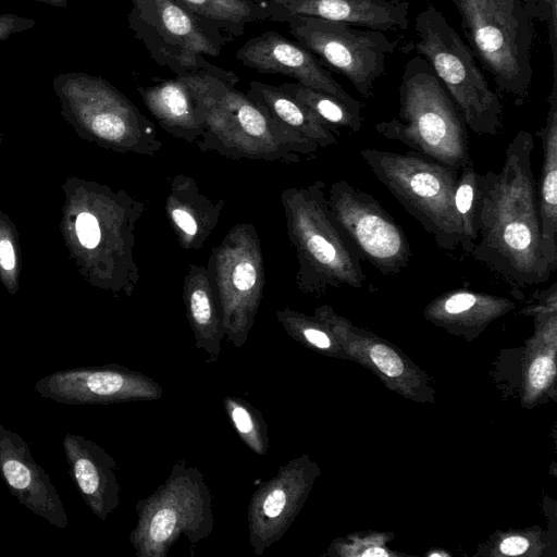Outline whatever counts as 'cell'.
Here are the masks:
<instances>
[{"label":"cell","mask_w":557,"mask_h":557,"mask_svg":"<svg viewBox=\"0 0 557 557\" xmlns=\"http://www.w3.org/2000/svg\"><path fill=\"white\" fill-rule=\"evenodd\" d=\"M79 187L84 206L75 216L74 230L81 272L90 284L114 296H132L140 278L135 231L146 205L123 189L113 191L89 182Z\"/></svg>","instance_id":"obj_3"},{"label":"cell","mask_w":557,"mask_h":557,"mask_svg":"<svg viewBox=\"0 0 557 557\" xmlns=\"http://www.w3.org/2000/svg\"><path fill=\"white\" fill-rule=\"evenodd\" d=\"M33 18L20 16L13 13L0 14V41L24 30H28L35 26Z\"/></svg>","instance_id":"obj_36"},{"label":"cell","mask_w":557,"mask_h":557,"mask_svg":"<svg viewBox=\"0 0 557 557\" xmlns=\"http://www.w3.org/2000/svg\"><path fill=\"white\" fill-rule=\"evenodd\" d=\"M553 84L544 126L537 132L542 140L543 161L536 199L541 222L543 255L553 272L557 269V75Z\"/></svg>","instance_id":"obj_23"},{"label":"cell","mask_w":557,"mask_h":557,"mask_svg":"<svg viewBox=\"0 0 557 557\" xmlns=\"http://www.w3.org/2000/svg\"><path fill=\"white\" fill-rule=\"evenodd\" d=\"M281 205L298 263V290L321 295L330 287L361 288L367 281L361 258L330 210L325 183L288 187Z\"/></svg>","instance_id":"obj_4"},{"label":"cell","mask_w":557,"mask_h":557,"mask_svg":"<svg viewBox=\"0 0 557 557\" xmlns=\"http://www.w3.org/2000/svg\"><path fill=\"white\" fill-rule=\"evenodd\" d=\"M511 306L512 304L506 298L459 288L442 294L434 299L428 311L434 317L461 319L465 317H491Z\"/></svg>","instance_id":"obj_29"},{"label":"cell","mask_w":557,"mask_h":557,"mask_svg":"<svg viewBox=\"0 0 557 557\" xmlns=\"http://www.w3.org/2000/svg\"><path fill=\"white\" fill-rule=\"evenodd\" d=\"M165 214L181 247L200 250L218 225L224 201L205 195L197 181L176 174L170 181Z\"/></svg>","instance_id":"obj_22"},{"label":"cell","mask_w":557,"mask_h":557,"mask_svg":"<svg viewBox=\"0 0 557 557\" xmlns=\"http://www.w3.org/2000/svg\"><path fill=\"white\" fill-rule=\"evenodd\" d=\"M18 261L16 230L10 218L0 211V280L11 295L18 289Z\"/></svg>","instance_id":"obj_32"},{"label":"cell","mask_w":557,"mask_h":557,"mask_svg":"<svg viewBox=\"0 0 557 557\" xmlns=\"http://www.w3.org/2000/svg\"><path fill=\"white\" fill-rule=\"evenodd\" d=\"M414 47L431 65L457 107L463 123L478 135H498L503 106L446 16L432 4L414 20Z\"/></svg>","instance_id":"obj_7"},{"label":"cell","mask_w":557,"mask_h":557,"mask_svg":"<svg viewBox=\"0 0 557 557\" xmlns=\"http://www.w3.org/2000/svg\"><path fill=\"white\" fill-rule=\"evenodd\" d=\"M52 88L61 115L82 138L120 153L152 157L162 148L154 123L103 77L60 73Z\"/></svg>","instance_id":"obj_6"},{"label":"cell","mask_w":557,"mask_h":557,"mask_svg":"<svg viewBox=\"0 0 557 557\" xmlns=\"http://www.w3.org/2000/svg\"><path fill=\"white\" fill-rule=\"evenodd\" d=\"M461 20L470 50L496 87L521 103L532 82L531 24L503 14L491 0H450Z\"/></svg>","instance_id":"obj_12"},{"label":"cell","mask_w":557,"mask_h":557,"mask_svg":"<svg viewBox=\"0 0 557 557\" xmlns=\"http://www.w3.org/2000/svg\"><path fill=\"white\" fill-rule=\"evenodd\" d=\"M360 156L438 248L455 250L459 246L460 226L454 205L459 171L416 151L366 148Z\"/></svg>","instance_id":"obj_9"},{"label":"cell","mask_w":557,"mask_h":557,"mask_svg":"<svg viewBox=\"0 0 557 557\" xmlns=\"http://www.w3.org/2000/svg\"><path fill=\"white\" fill-rule=\"evenodd\" d=\"M288 32L325 67L345 76L364 98H370L395 48L384 32L314 16L288 18Z\"/></svg>","instance_id":"obj_13"},{"label":"cell","mask_w":557,"mask_h":557,"mask_svg":"<svg viewBox=\"0 0 557 557\" xmlns=\"http://www.w3.org/2000/svg\"><path fill=\"white\" fill-rule=\"evenodd\" d=\"M542 20L548 25V42L553 54V66L557 62V0H540Z\"/></svg>","instance_id":"obj_35"},{"label":"cell","mask_w":557,"mask_h":557,"mask_svg":"<svg viewBox=\"0 0 557 557\" xmlns=\"http://www.w3.org/2000/svg\"><path fill=\"white\" fill-rule=\"evenodd\" d=\"M275 317L286 334L295 341L311 347L327 350L332 347V338L324 323L314 318L307 317L288 307L277 309Z\"/></svg>","instance_id":"obj_31"},{"label":"cell","mask_w":557,"mask_h":557,"mask_svg":"<svg viewBox=\"0 0 557 557\" xmlns=\"http://www.w3.org/2000/svg\"><path fill=\"white\" fill-rule=\"evenodd\" d=\"M128 27L150 57L176 75L212 71L205 57H218L230 40L175 0H131Z\"/></svg>","instance_id":"obj_11"},{"label":"cell","mask_w":557,"mask_h":557,"mask_svg":"<svg viewBox=\"0 0 557 557\" xmlns=\"http://www.w3.org/2000/svg\"><path fill=\"white\" fill-rule=\"evenodd\" d=\"M265 21L286 22L293 16L341 21L381 32L409 26L407 0H256Z\"/></svg>","instance_id":"obj_19"},{"label":"cell","mask_w":557,"mask_h":557,"mask_svg":"<svg viewBox=\"0 0 557 557\" xmlns=\"http://www.w3.org/2000/svg\"><path fill=\"white\" fill-rule=\"evenodd\" d=\"M493 4L506 16L521 23H530V14L522 0H491Z\"/></svg>","instance_id":"obj_37"},{"label":"cell","mask_w":557,"mask_h":557,"mask_svg":"<svg viewBox=\"0 0 557 557\" xmlns=\"http://www.w3.org/2000/svg\"><path fill=\"white\" fill-rule=\"evenodd\" d=\"M370 357L376 367L388 376H398L404 370L397 354L383 344L373 345L370 349Z\"/></svg>","instance_id":"obj_33"},{"label":"cell","mask_w":557,"mask_h":557,"mask_svg":"<svg viewBox=\"0 0 557 557\" xmlns=\"http://www.w3.org/2000/svg\"><path fill=\"white\" fill-rule=\"evenodd\" d=\"M522 2H523V4H524V7H525L527 11H528V12H529V14H530V11H529V8H530V0H522ZM530 16H531V14H530Z\"/></svg>","instance_id":"obj_41"},{"label":"cell","mask_w":557,"mask_h":557,"mask_svg":"<svg viewBox=\"0 0 557 557\" xmlns=\"http://www.w3.org/2000/svg\"><path fill=\"white\" fill-rule=\"evenodd\" d=\"M330 210L361 260L383 275H396L411 257L403 227L376 198L346 180H337L327 189Z\"/></svg>","instance_id":"obj_14"},{"label":"cell","mask_w":557,"mask_h":557,"mask_svg":"<svg viewBox=\"0 0 557 557\" xmlns=\"http://www.w3.org/2000/svg\"><path fill=\"white\" fill-rule=\"evenodd\" d=\"M398 94V116L374 124L377 134L457 171L472 160L466 124L422 55L405 64Z\"/></svg>","instance_id":"obj_5"},{"label":"cell","mask_w":557,"mask_h":557,"mask_svg":"<svg viewBox=\"0 0 557 557\" xmlns=\"http://www.w3.org/2000/svg\"><path fill=\"white\" fill-rule=\"evenodd\" d=\"M33 1L41 2V3H46L49 5L63 8V9H65L67 7V2H69V0H33Z\"/></svg>","instance_id":"obj_39"},{"label":"cell","mask_w":557,"mask_h":557,"mask_svg":"<svg viewBox=\"0 0 557 557\" xmlns=\"http://www.w3.org/2000/svg\"><path fill=\"white\" fill-rule=\"evenodd\" d=\"M362 555L379 557V556H387L388 554L380 547H372V548H369L368 550H366Z\"/></svg>","instance_id":"obj_40"},{"label":"cell","mask_w":557,"mask_h":557,"mask_svg":"<svg viewBox=\"0 0 557 557\" xmlns=\"http://www.w3.org/2000/svg\"><path fill=\"white\" fill-rule=\"evenodd\" d=\"M212 500L200 470L177 460L165 481L135 505L129 542L136 557H166L182 534L194 550L213 531Z\"/></svg>","instance_id":"obj_8"},{"label":"cell","mask_w":557,"mask_h":557,"mask_svg":"<svg viewBox=\"0 0 557 557\" xmlns=\"http://www.w3.org/2000/svg\"><path fill=\"white\" fill-rule=\"evenodd\" d=\"M62 447L69 473L91 512L106 521L121 504L115 459L91 440L67 433Z\"/></svg>","instance_id":"obj_21"},{"label":"cell","mask_w":557,"mask_h":557,"mask_svg":"<svg viewBox=\"0 0 557 557\" xmlns=\"http://www.w3.org/2000/svg\"><path fill=\"white\" fill-rule=\"evenodd\" d=\"M198 18L228 36H240L246 25L264 21V12L256 0H175Z\"/></svg>","instance_id":"obj_26"},{"label":"cell","mask_w":557,"mask_h":557,"mask_svg":"<svg viewBox=\"0 0 557 557\" xmlns=\"http://www.w3.org/2000/svg\"><path fill=\"white\" fill-rule=\"evenodd\" d=\"M313 470L307 456L295 458L282 465L273 478L252 493L247 524L255 555L262 556L285 535L307 497Z\"/></svg>","instance_id":"obj_16"},{"label":"cell","mask_w":557,"mask_h":557,"mask_svg":"<svg viewBox=\"0 0 557 557\" xmlns=\"http://www.w3.org/2000/svg\"><path fill=\"white\" fill-rule=\"evenodd\" d=\"M278 87L308 108L336 135L341 134L339 128H346L352 133L361 129V110L348 106L339 98L297 82L284 83Z\"/></svg>","instance_id":"obj_27"},{"label":"cell","mask_w":557,"mask_h":557,"mask_svg":"<svg viewBox=\"0 0 557 557\" xmlns=\"http://www.w3.org/2000/svg\"><path fill=\"white\" fill-rule=\"evenodd\" d=\"M246 95L278 123L312 140L319 148L337 144L336 134L331 127L278 86L252 81Z\"/></svg>","instance_id":"obj_25"},{"label":"cell","mask_w":557,"mask_h":557,"mask_svg":"<svg viewBox=\"0 0 557 557\" xmlns=\"http://www.w3.org/2000/svg\"><path fill=\"white\" fill-rule=\"evenodd\" d=\"M533 148V135L521 129L500 171L480 174L479 235L470 255L513 287L545 283L553 273L542 249Z\"/></svg>","instance_id":"obj_1"},{"label":"cell","mask_w":557,"mask_h":557,"mask_svg":"<svg viewBox=\"0 0 557 557\" xmlns=\"http://www.w3.org/2000/svg\"><path fill=\"white\" fill-rule=\"evenodd\" d=\"M223 406L230 422L246 446L260 456L267 455L270 441L262 413L249 401L235 396L224 397Z\"/></svg>","instance_id":"obj_30"},{"label":"cell","mask_w":557,"mask_h":557,"mask_svg":"<svg viewBox=\"0 0 557 557\" xmlns=\"http://www.w3.org/2000/svg\"><path fill=\"white\" fill-rule=\"evenodd\" d=\"M196 74L207 107L205 131L196 143L200 151L234 160L287 163L318 151L315 143L278 123L238 90L233 72L216 67Z\"/></svg>","instance_id":"obj_2"},{"label":"cell","mask_w":557,"mask_h":557,"mask_svg":"<svg viewBox=\"0 0 557 557\" xmlns=\"http://www.w3.org/2000/svg\"><path fill=\"white\" fill-rule=\"evenodd\" d=\"M555 375V363L549 357L536 358L530 368V382L537 389L545 388Z\"/></svg>","instance_id":"obj_34"},{"label":"cell","mask_w":557,"mask_h":557,"mask_svg":"<svg viewBox=\"0 0 557 557\" xmlns=\"http://www.w3.org/2000/svg\"><path fill=\"white\" fill-rule=\"evenodd\" d=\"M0 475L20 505L51 525L64 529L69 518L50 475L34 459L29 444L0 424Z\"/></svg>","instance_id":"obj_18"},{"label":"cell","mask_w":557,"mask_h":557,"mask_svg":"<svg viewBox=\"0 0 557 557\" xmlns=\"http://www.w3.org/2000/svg\"><path fill=\"white\" fill-rule=\"evenodd\" d=\"M458 175L454 205L460 226L461 249L470 255L478 240V220L481 207L480 174L475 171L473 161L470 160Z\"/></svg>","instance_id":"obj_28"},{"label":"cell","mask_w":557,"mask_h":557,"mask_svg":"<svg viewBox=\"0 0 557 557\" xmlns=\"http://www.w3.org/2000/svg\"><path fill=\"white\" fill-rule=\"evenodd\" d=\"M136 89L147 110L168 134L196 145L205 131L207 107L194 73Z\"/></svg>","instance_id":"obj_20"},{"label":"cell","mask_w":557,"mask_h":557,"mask_svg":"<svg viewBox=\"0 0 557 557\" xmlns=\"http://www.w3.org/2000/svg\"><path fill=\"white\" fill-rule=\"evenodd\" d=\"M2 141L1 135H0V143Z\"/></svg>","instance_id":"obj_42"},{"label":"cell","mask_w":557,"mask_h":557,"mask_svg":"<svg viewBox=\"0 0 557 557\" xmlns=\"http://www.w3.org/2000/svg\"><path fill=\"white\" fill-rule=\"evenodd\" d=\"M529 543L520 536H512L504 540L500 544L502 553L506 555H520L527 550Z\"/></svg>","instance_id":"obj_38"},{"label":"cell","mask_w":557,"mask_h":557,"mask_svg":"<svg viewBox=\"0 0 557 557\" xmlns=\"http://www.w3.org/2000/svg\"><path fill=\"white\" fill-rule=\"evenodd\" d=\"M235 57L243 65L258 73L286 75L361 110V103L332 77L310 51L276 32L269 30L250 38L237 49Z\"/></svg>","instance_id":"obj_17"},{"label":"cell","mask_w":557,"mask_h":557,"mask_svg":"<svg viewBox=\"0 0 557 557\" xmlns=\"http://www.w3.org/2000/svg\"><path fill=\"white\" fill-rule=\"evenodd\" d=\"M34 389L65 405H108L157 400L163 388L148 375L117 363L60 370L40 377Z\"/></svg>","instance_id":"obj_15"},{"label":"cell","mask_w":557,"mask_h":557,"mask_svg":"<svg viewBox=\"0 0 557 557\" xmlns=\"http://www.w3.org/2000/svg\"><path fill=\"white\" fill-rule=\"evenodd\" d=\"M225 337L236 348L248 339L265 286V267L252 223L233 225L212 248L207 263Z\"/></svg>","instance_id":"obj_10"},{"label":"cell","mask_w":557,"mask_h":557,"mask_svg":"<svg viewBox=\"0 0 557 557\" xmlns=\"http://www.w3.org/2000/svg\"><path fill=\"white\" fill-rule=\"evenodd\" d=\"M186 318L194 334L196 348L215 362L225 337L222 314L205 265L189 264L183 281Z\"/></svg>","instance_id":"obj_24"}]
</instances>
